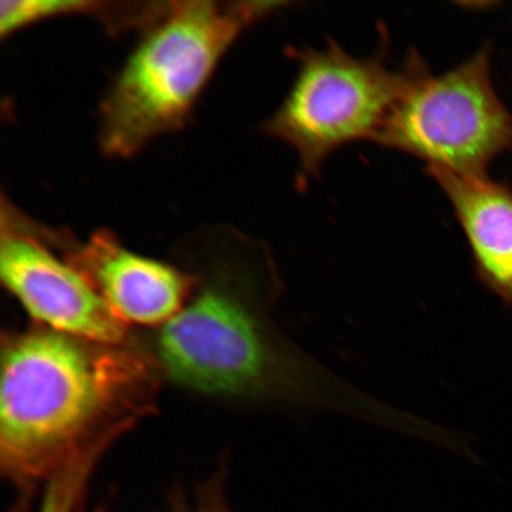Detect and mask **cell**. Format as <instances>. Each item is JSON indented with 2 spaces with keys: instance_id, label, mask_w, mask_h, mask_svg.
I'll return each instance as SVG.
<instances>
[{
  "instance_id": "1",
  "label": "cell",
  "mask_w": 512,
  "mask_h": 512,
  "mask_svg": "<svg viewBox=\"0 0 512 512\" xmlns=\"http://www.w3.org/2000/svg\"><path fill=\"white\" fill-rule=\"evenodd\" d=\"M191 296L145 352L159 376L221 401L329 409L407 433L413 415L350 386L281 331L280 294L266 246L232 230L201 236Z\"/></svg>"
},
{
  "instance_id": "2",
  "label": "cell",
  "mask_w": 512,
  "mask_h": 512,
  "mask_svg": "<svg viewBox=\"0 0 512 512\" xmlns=\"http://www.w3.org/2000/svg\"><path fill=\"white\" fill-rule=\"evenodd\" d=\"M158 377L137 343H96L40 325L3 334V476L25 494L81 454L110 447L152 411Z\"/></svg>"
},
{
  "instance_id": "3",
  "label": "cell",
  "mask_w": 512,
  "mask_h": 512,
  "mask_svg": "<svg viewBox=\"0 0 512 512\" xmlns=\"http://www.w3.org/2000/svg\"><path fill=\"white\" fill-rule=\"evenodd\" d=\"M285 5L170 2L143 31L101 102L99 145L105 156H136L156 139L179 130L243 32Z\"/></svg>"
},
{
  "instance_id": "4",
  "label": "cell",
  "mask_w": 512,
  "mask_h": 512,
  "mask_svg": "<svg viewBox=\"0 0 512 512\" xmlns=\"http://www.w3.org/2000/svg\"><path fill=\"white\" fill-rule=\"evenodd\" d=\"M291 57L296 64L292 85L264 132L297 153L302 188L342 147L374 143L425 63L412 49L401 67H392L383 50L357 57L334 40L324 48H293Z\"/></svg>"
},
{
  "instance_id": "5",
  "label": "cell",
  "mask_w": 512,
  "mask_h": 512,
  "mask_svg": "<svg viewBox=\"0 0 512 512\" xmlns=\"http://www.w3.org/2000/svg\"><path fill=\"white\" fill-rule=\"evenodd\" d=\"M374 143L426 163V170L486 176L512 150V114L491 78L490 48L433 75L426 62Z\"/></svg>"
},
{
  "instance_id": "6",
  "label": "cell",
  "mask_w": 512,
  "mask_h": 512,
  "mask_svg": "<svg viewBox=\"0 0 512 512\" xmlns=\"http://www.w3.org/2000/svg\"><path fill=\"white\" fill-rule=\"evenodd\" d=\"M0 277L36 325L96 343H128L127 325L55 247L47 226L30 219L4 196Z\"/></svg>"
},
{
  "instance_id": "7",
  "label": "cell",
  "mask_w": 512,
  "mask_h": 512,
  "mask_svg": "<svg viewBox=\"0 0 512 512\" xmlns=\"http://www.w3.org/2000/svg\"><path fill=\"white\" fill-rule=\"evenodd\" d=\"M48 235L126 325L157 329L194 291L195 277L187 268L133 252L110 230H98L86 242L63 228L48 227Z\"/></svg>"
},
{
  "instance_id": "8",
  "label": "cell",
  "mask_w": 512,
  "mask_h": 512,
  "mask_svg": "<svg viewBox=\"0 0 512 512\" xmlns=\"http://www.w3.org/2000/svg\"><path fill=\"white\" fill-rule=\"evenodd\" d=\"M469 243L480 283L512 305V191L486 176L427 170Z\"/></svg>"
},
{
  "instance_id": "9",
  "label": "cell",
  "mask_w": 512,
  "mask_h": 512,
  "mask_svg": "<svg viewBox=\"0 0 512 512\" xmlns=\"http://www.w3.org/2000/svg\"><path fill=\"white\" fill-rule=\"evenodd\" d=\"M88 16L99 19L114 32L124 17L123 2L91 0H10L0 3V35L3 38L49 19Z\"/></svg>"
},
{
  "instance_id": "10",
  "label": "cell",
  "mask_w": 512,
  "mask_h": 512,
  "mask_svg": "<svg viewBox=\"0 0 512 512\" xmlns=\"http://www.w3.org/2000/svg\"><path fill=\"white\" fill-rule=\"evenodd\" d=\"M105 448L81 454L64 465L44 485V494L38 512H80L83 497Z\"/></svg>"
},
{
  "instance_id": "11",
  "label": "cell",
  "mask_w": 512,
  "mask_h": 512,
  "mask_svg": "<svg viewBox=\"0 0 512 512\" xmlns=\"http://www.w3.org/2000/svg\"><path fill=\"white\" fill-rule=\"evenodd\" d=\"M168 512H234L224 495L223 476H216L192 497L177 495Z\"/></svg>"
},
{
  "instance_id": "12",
  "label": "cell",
  "mask_w": 512,
  "mask_h": 512,
  "mask_svg": "<svg viewBox=\"0 0 512 512\" xmlns=\"http://www.w3.org/2000/svg\"><path fill=\"white\" fill-rule=\"evenodd\" d=\"M80 512H89V511H82V510H81ZM92 512H104V511H102V510H94V511H92Z\"/></svg>"
}]
</instances>
